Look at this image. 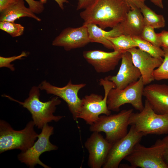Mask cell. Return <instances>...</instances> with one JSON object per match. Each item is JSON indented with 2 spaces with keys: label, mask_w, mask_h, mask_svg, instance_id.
Segmentation results:
<instances>
[{
  "label": "cell",
  "mask_w": 168,
  "mask_h": 168,
  "mask_svg": "<svg viewBox=\"0 0 168 168\" xmlns=\"http://www.w3.org/2000/svg\"><path fill=\"white\" fill-rule=\"evenodd\" d=\"M129 125L134 126L144 136L148 134L161 135L168 134V113L159 114L153 110L145 100L144 107L140 111L131 114Z\"/></svg>",
  "instance_id": "4"
},
{
  "label": "cell",
  "mask_w": 168,
  "mask_h": 168,
  "mask_svg": "<svg viewBox=\"0 0 168 168\" xmlns=\"http://www.w3.org/2000/svg\"><path fill=\"white\" fill-rule=\"evenodd\" d=\"M28 55L27 52L23 51L19 55L12 57H5L0 56V68L6 67L9 68L12 71L15 70L14 65L11 63L16 60L21 59L24 57Z\"/></svg>",
  "instance_id": "27"
},
{
  "label": "cell",
  "mask_w": 168,
  "mask_h": 168,
  "mask_svg": "<svg viewBox=\"0 0 168 168\" xmlns=\"http://www.w3.org/2000/svg\"><path fill=\"white\" fill-rule=\"evenodd\" d=\"M99 84L104 90V97L101 95L91 93L82 99V107L78 118L83 119L87 124L90 125L98 120L100 114L108 115L111 113L107 106V96L110 90L115 88V85L106 77L100 79Z\"/></svg>",
  "instance_id": "6"
},
{
  "label": "cell",
  "mask_w": 168,
  "mask_h": 168,
  "mask_svg": "<svg viewBox=\"0 0 168 168\" xmlns=\"http://www.w3.org/2000/svg\"><path fill=\"white\" fill-rule=\"evenodd\" d=\"M122 54L115 51L107 52L94 50L84 51L83 56L96 72L100 73L114 70L121 59Z\"/></svg>",
  "instance_id": "14"
},
{
  "label": "cell",
  "mask_w": 168,
  "mask_h": 168,
  "mask_svg": "<svg viewBox=\"0 0 168 168\" xmlns=\"http://www.w3.org/2000/svg\"><path fill=\"white\" fill-rule=\"evenodd\" d=\"M95 0H78L77 10L85 9L92 4Z\"/></svg>",
  "instance_id": "31"
},
{
  "label": "cell",
  "mask_w": 168,
  "mask_h": 168,
  "mask_svg": "<svg viewBox=\"0 0 168 168\" xmlns=\"http://www.w3.org/2000/svg\"><path fill=\"white\" fill-rule=\"evenodd\" d=\"M154 29L151 27L145 26L140 36L154 45L159 47H161L157 34L155 33Z\"/></svg>",
  "instance_id": "26"
},
{
  "label": "cell",
  "mask_w": 168,
  "mask_h": 168,
  "mask_svg": "<svg viewBox=\"0 0 168 168\" xmlns=\"http://www.w3.org/2000/svg\"><path fill=\"white\" fill-rule=\"evenodd\" d=\"M162 140L164 146V159L166 163L168 166V135Z\"/></svg>",
  "instance_id": "33"
},
{
  "label": "cell",
  "mask_w": 168,
  "mask_h": 168,
  "mask_svg": "<svg viewBox=\"0 0 168 168\" xmlns=\"http://www.w3.org/2000/svg\"><path fill=\"white\" fill-rule=\"evenodd\" d=\"M90 42L87 26L83 24L77 28L64 29L54 39L52 44L63 47L68 51L83 47Z\"/></svg>",
  "instance_id": "13"
},
{
  "label": "cell",
  "mask_w": 168,
  "mask_h": 168,
  "mask_svg": "<svg viewBox=\"0 0 168 168\" xmlns=\"http://www.w3.org/2000/svg\"><path fill=\"white\" fill-rule=\"evenodd\" d=\"M112 144L100 132H92L85 143L89 153V166L91 168L102 167Z\"/></svg>",
  "instance_id": "12"
},
{
  "label": "cell",
  "mask_w": 168,
  "mask_h": 168,
  "mask_svg": "<svg viewBox=\"0 0 168 168\" xmlns=\"http://www.w3.org/2000/svg\"><path fill=\"white\" fill-rule=\"evenodd\" d=\"M40 90L38 86H33L29 92L28 97L24 102L16 100L8 95L2 96L18 103L26 108L30 113L35 126L41 129L48 123L53 121L57 122L64 117L54 114L56 106L61 102L58 97L56 96L47 101H42L40 99Z\"/></svg>",
  "instance_id": "2"
},
{
  "label": "cell",
  "mask_w": 168,
  "mask_h": 168,
  "mask_svg": "<svg viewBox=\"0 0 168 168\" xmlns=\"http://www.w3.org/2000/svg\"><path fill=\"white\" fill-rule=\"evenodd\" d=\"M127 135L113 144L109 152L103 168H118L121 161L129 154L144 135L131 126Z\"/></svg>",
  "instance_id": "11"
},
{
  "label": "cell",
  "mask_w": 168,
  "mask_h": 168,
  "mask_svg": "<svg viewBox=\"0 0 168 168\" xmlns=\"http://www.w3.org/2000/svg\"><path fill=\"white\" fill-rule=\"evenodd\" d=\"M133 112V109H125L116 114L100 115L98 120L90 125L89 130L105 133L106 139L113 144L127 134L129 120Z\"/></svg>",
  "instance_id": "5"
},
{
  "label": "cell",
  "mask_w": 168,
  "mask_h": 168,
  "mask_svg": "<svg viewBox=\"0 0 168 168\" xmlns=\"http://www.w3.org/2000/svg\"><path fill=\"white\" fill-rule=\"evenodd\" d=\"M119 70L115 76L106 77L114 84L115 88L122 89L137 81L141 77L139 69L133 64L131 53L127 51L123 53Z\"/></svg>",
  "instance_id": "16"
},
{
  "label": "cell",
  "mask_w": 168,
  "mask_h": 168,
  "mask_svg": "<svg viewBox=\"0 0 168 168\" xmlns=\"http://www.w3.org/2000/svg\"><path fill=\"white\" fill-rule=\"evenodd\" d=\"M0 29L10 35L12 37H15L23 34L24 27L21 24L14 22L0 21Z\"/></svg>",
  "instance_id": "25"
},
{
  "label": "cell",
  "mask_w": 168,
  "mask_h": 168,
  "mask_svg": "<svg viewBox=\"0 0 168 168\" xmlns=\"http://www.w3.org/2000/svg\"><path fill=\"white\" fill-rule=\"evenodd\" d=\"M164 53L163 60L154 71L153 76L155 80H168V48L162 47Z\"/></svg>",
  "instance_id": "24"
},
{
  "label": "cell",
  "mask_w": 168,
  "mask_h": 168,
  "mask_svg": "<svg viewBox=\"0 0 168 168\" xmlns=\"http://www.w3.org/2000/svg\"><path fill=\"white\" fill-rule=\"evenodd\" d=\"M20 0H0V12Z\"/></svg>",
  "instance_id": "32"
},
{
  "label": "cell",
  "mask_w": 168,
  "mask_h": 168,
  "mask_svg": "<svg viewBox=\"0 0 168 168\" xmlns=\"http://www.w3.org/2000/svg\"><path fill=\"white\" fill-rule=\"evenodd\" d=\"M54 133V127L49 126L48 124H45L33 145L26 151L21 152L18 154V160L30 168H34L37 165L44 168H50V167L43 163L39 157L44 152L58 149V147L50 141V137Z\"/></svg>",
  "instance_id": "9"
},
{
  "label": "cell",
  "mask_w": 168,
  "mask_h": 168,
  "mask_svg": "<svg viewBox=\"0 0 168 168\" xmlns=\"http://www.w3.org/2000/svg\"><path fill=\"white\" fill-rule=\"evenodd\" d=\"M161 47L168 48V31L162 30L160 33H157Z\"/></svg>",
  "instance_id": "29"
},
{
  "label": "cell",
  "mask_w": 168,
  "mask_h": 168,
  "mask_svg": "<svg viewBox=\"0 0 168 168\" xmlns=\"http://www.w3.org/2000/svg\"><path fill=\"white\" fill-rule=\"evenodd\" d=\"M29 6L30 9L35 14H39L44 9V4L39 1L35 0H24Z\"/></svg>",
  "instance_id": "28"
},
{
  "label": "cell",
  "mask_w": 168,
  "mask_h": 168,
  "mask_svg": "<svg viewBox=\"0 0 168 168\" xmlns=\"http://www.w3.org/2000/svg\"><path fill=\"white\" fill-rule=\"evenodd\" d=\"M106 38L112 44L114 51L121 53L137 47V44L131 36L122 34L116 37Z\"/></svg>",
  "instance_id": "22"
},
{
  "label": "cell",
  "mask_w": 168,
  "mask_h": 168,
  "mask_svg": "<svg viewBox=\"0 0 168 168\" xmlns=\"http://www.w3.org/2000/svg\"><path fill=\"white\" fill-rule=\"evenodd\" d=\"M32 120L29 122L25 128L16 130L3 120H0V153L17 149L24 152L30 148L38 138L39 134L35 130Z\"/></svg>",
  "instance_id": "3"
},
{
  "label": "cell",
  "mask_w": 168,
  "mask_h": 168,
  "mask_svg": "<svg viewBox=\"0 0 168 168\" xmlns=\"http://www.w3.org/2000/svg\"><path fill=\"white\" fill-rule=\"evenodd\" d=\"M58 4L59 7L62 10H63L64 3H68L69 2L67 0H54ZM42 3L44 4L46 3L47 0H40Z\"/></svg>",
  "instance_id": "34"
},
{
  "label": "cell",
  "mask_w": 168,
  "mask_h": 168,
  "mask_svg": "<svg viewBox=\"0 0 168 168\" xmlns=\"http://www.w3.org/2000/svg\"><path fill=\"white\" fill-rule=\"evenodd\" d=\"M154 4L159 7L163 9V5L162 0H150Z\"/></svg>",
  "instance_id": "35"
},
{
  "label": "cell",
  "mask_w": 168,
  "mask_h": 168,
  "mask_svg": "<svg viewBox=\"0 0 168 168\" xmlns=\"http://www.w3.org/2000/svg\"><path fill=\"white\" fill-rule=\"evenodd\" d=\"M143 96L156 113L159 114L168 113V85L148 84L144 87Z\"/></svg>",
  "instance_id": "17"
},
{
  "label": "cell",
  "mask_w": 168,
  "mask_h": 168,
  "mask_svg": "<svg viewBox=\"0 0 168 168\" xmlns=\"http://www.w3.org/2000/svg\"><path fill=\"white\" fill-rule=\"evenodd\" d=\"M130 9L124 0H95L80 15L83 24H94L104 30L123 21Z\"/></svg>",
  "instance_id": "1"
},
{
  "label": "cell",
  "mask_w": 168,
  "mask_h": 168,
  "mask_svg": "<svg viewBox=\"0 0 168 168\" xmlns=\"http://www.w3.org/2000/svg\"><path fill=\"white\" fill-rule=\"evenodd\" d=\"M24 0H20L0 12V21L14 22L22 17H27L40 21L41 19L37 16L29 7L25 5Z\"/></svg>",
  "instance_id": "20"
},
{
  "label": "cell",
  "mask_w": 168,
  "mask_h": 168,
  "mask_svg": "<svg viewBox=\"0 0 168 168\" xmlns=\"http://www.w3.org/2000/svg\"><path fill=\"white\" fill-rule=\"evenodd\" d=\"M86 85L83 83L74 84L70 80L66 86L59 87L53 85L44 80L38 87L40 90L45 91L47 94L54 95L64 100L67 104L73 119L77 121L82 105V99L79 98L78 93Z\"/></svg>",
  "instance_id": "10"
},
{
  "label": "cell",
  "mask_w": 168,
  "mask_h": 168,
  "mask_svg": "<svg viewBox=\"0 0 168 168\" xmlns=\"http://www.w3.org/2000/svg\"><path fill=\"white\" fill-rule=\"evenodd\" d=\"M140 9L145 26H148L154 29L165 27V20L163 15L157 14L145 4L140 8Z\"/></svg>",
  "instance_id": "21"
},
{
  "label": "cell",
  "mask_w": 168,
  "mask_h": 168,
  "mask_svg": "<svg viewBox=\"0 0 168 168\" xmlns=\"http://www.w3.org/2000/svg\"><path fill=\"white\" fill-rule=\"evenodd\" d=\"M131 9L135 8H140L146 0H124Z\"/></svg>",
  "instance_id": "30"
},
{
  "label": "cell",
  "mask_w": 168,
  "mask_h": 168,
  "mask_svg": "<svg viewBox=\"0 0 168 168\" xmlns=\"http://www.w3.org/2000/svg\"><path fill=\"white\" fill-rule=\"evenodd\" d=\"M144 86L141 77L137 81L123 89H111L107 96L108 109L111 111L118 112L122 105L128 104L135 110L141 111L144 107L142 97Z\"/></svg>",
  "instance_id": "8"
},
{
  "label": "cell",
  "mask_w": 168,
  "mask_h": 168,
  "mask_svg": "<svg viewBox=\"0 0 168 168\" xmlns=\"http://www.w3.org/2000/svg\"><path fill=\"white\" fill-rule=\"evenodd\" d=\"M164 154L163 142L162 139H158L149 147L138 143L124 159L129 163L131 168H168Z\"/></svg>",
  "instance_id": "7"
},
{
  "label": "cell",
  "mask_w": 168,
  "mask_h": 168,
  "mask_svg": "<svg viewBox=\"0 0 168 168\" xmlns=\"http://www.w3.org/2000/svg\"><path fill=\"white\" fill-rule=\"evenodd\" d=\"M119 25L123 34L131 37L140 36L145 26L140 8L130 9Z\"/></svg>",
  "instance_id": "18"
},
{
  "label": "cell",
  "mask_w": 168,
  "mask_h": 168,
  "mask_svg": "<svg viewBox=\"0 0 168 168\" xmlns=\"http://www.w3.org/2000/svg\"><path fill=\"white\" fill-rule=\"evenodd\" d=\"M132 37L137 44V47L141 50L155 58H159L164 57V51L161 47L154 45L143 39L140 36Z\"/></svg>",
  "instance_id": "23"
},
{
  "label": "cell",
  "mask_w": 168,
  "mask_h": 168,
  "mask_svg": "<svg viewBox=\"0 0 168 168\" xmlns=\"http://www.w3.org/2000/svg\"><path fill=\"white\" fill-rule=\"evenodd\" d=\"M86 25L90 42L100 43L108 49H113L114 48L112 44L106 38L116 37L123 34L119 24L108 31L105 30L94 24Z\"/></svg>",
  "instance_id": "19"
},
{
  "label": "cell",
  "mask_w": 168,
  "mask_h": 168,
  "mask_svg": "<svg viewBox=\"0 0 168 168\" xmlns=\"http://www.w3.org/2000/svg\"><path fill=\"white\" fill-rule=\"evenodd\" d=\"M131 55L134 65L139 70L144 84L147 85L154 81V70L162 63L163 58H156L136 47L128 50Z\"/></svg>",
  "instance_id": "15"
}]
</instances>
